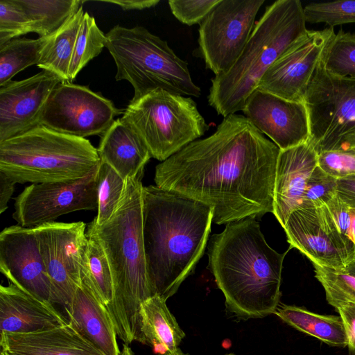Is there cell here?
<instances>
[{
    "instance_id": "34",
    "label": "cell",
    "mask_w": 355,
    "mask_h": 355,
    "mask_svg": "<svg viewBox=\"0 0 355 355\" xmlns=\"http://www.w3.org/2000/svg\"><path fill=\"white\" fill-rule=\"evenodd\" d=\"M306 22L336 25L355 23V0L311 3L304 8Z\"/></svg>"
},
{
    "instance_id": "28",
    "label": "cell",
    "mask_w": 355,
    "mask_h": 355,
    "mask_svg": "<svg viewBox=\"0 0 355 355\" xmlns=\"http://www.w3.org/2000/svg\"><path fill=\"white\" fill-rule=\"evenodd\" d=\"M86 235L87 275L83 277L82 281L107 308L114 297L110 264L90 223L86 230Z\"/></svg>"
},
{
    "instance_id": "12",
    "label": "cell",
    "mask_w": 355,
    "mask_h": 355,
    "mask_svg": "<svg viewBox=\"0 0 355 355\" xmlns=\"http://www.w3.org/2000/svg\"><path fill=\"white\" fill-rule=\"evenodd\" d=\"M123 113L112 101L86 86L58 84L42 112L40 125L60 133L85 138L103 135Z\"/></svg>"
},
{
    "instance_id": "31",
    "label": "cell",
    "mask_w": 355,
    "mask_h": 355,
    "mask_svg": "<svg viewBox=\"0 0 355 355\" xmlns=\"http://www.w3.org/2000/svg\"><path fill=\"white\" fill-rule=\"evenodd\" d=\"M312 263L315 277L323 286L330 305L334 306L347 302L355 303V258L339 268Z\"/></svg>"
},
{
    "instance_id": "33",
    "label": "cell",
    "mask_w": 355,
    "mask_h": 355,
    "mask_svg": "<svg viewBox=\"0 0 355 355\" xmlns=\"http://www.w3.org/2000/svg\"><path fill=\"white\" fill-rule=\"evenodd\" d=\"M125 180L108 164L101 161L97 178L96 224L102 225L115 211L123 194Z\"/></svg>"
},
{
    "instance_id": "14",
    "label": "cell",
    "mask_w": 355,
    "mask_h": 355,
    "mask_svg": "<svg viewBox=\"0 0 355 355\" xmlns=\"http://www.w3.org/2000/svg\"><path fill=\"white\" fill-rule=\"evenodd\" d=\"M283 228L291 248L314 263L339 268L355 258V244L338 229L325 205L293 211Z\"/></svg>"
},
{
    "instance_id": "40",
    "label": "cell",
    "mask_w": 355,
    "mask_h": 355,
    "mask_svg": "<svg viewBox=\"0 0 355 355\" xmlns=\"http://www.w3.org/2000/svg\"><path fill=\"white\" fill-rule=\"evenodd\" d=\"M342 319L348 339V348L355 354V303L342 302L334 306Z\"/></svg>"
},
{
    "instance_id": "39",
    "label": "cell",
    "mask_w": 355,
    "mask_h": 355,
    "mask_svg": "<svg viewBox=\"0 0 355 355\" xmlns=\"http://www.w3.org/2000/svg\"><path fill=\"white\" fill-rule=\"evenodd\" d=\"M324 205L338 230L352 241L351 231V208L345 203L338 195Z\"/></svg>"
},
{
    "instance_id": "45",
    "label": "cell",
    "mask_w": 355,
    "mask_h": 355,
    "mask_svg": "<svg viewBox=\"0 0 355 355\" xmlns=\"http://www.w3.org/2000/svg\"><path fill=\"white\" fill-rule=\"evenodd\" d=\"M119 355H135L132 349L129 347L128 345L123 344L122 351Z\"/></svg>"
},
{
    "instance_id": "20",
    "label": "cell",
    "mask_w": 355,
    "mask_h": 355,
    "mask_svg": "<svg viewBox=\"0 0 355 355\" xmlns=\"http://www.w3.org/2000/svg\"><path fill=\"white\" fill-rule=\"evenodd\" d=\"M53 304L45 302L8 282L0 286V334H29L66 324Z\"/></svg>"
},
{
    "instance_id": "17",
    "label": "cell",
    "mask_w": 355,
    "mask_h": 355,
    "mask_svg": "<svg viewBox=\"0 0 355 355\" xmlns=\"http://www.w3.org/2000/svg\"><path fill=\"white\" fill-rule=\"evenodd\" d=\"M62 82L55 73L42 70L0 87V142L40 125L47 100Z\"/></svg>"
},
{
    "instance_id": "35",
    "label": "cell",
    "mask_w": 355,
    "mask_h": 355,
    "mask_svg": "<svg viewBox=\"0 0 355 355\" xmlns=\"http://www.w3.org/2000/svg\"><path fill=\"white\" fill-rule=\"evenodd\" d=\"M32 33L31 21L18 0L0 1V46Z\"/></svg>"
},
{
    "instance_id": "29",
    "label": "cell",
    "mask_w": 355,
    "mask_h": 355,
    "mask_svg": "<svg viewBox=\"0 0 355 355\" xmlns=\"http://www.w3.org/2000/svg\"><path fill=\"white\" fill-rule=\"evenodd\" d=\"M46 39L15 38L0 46V87L24 69L37 64Z\"/></svg>"
},
{
    "instance_id": "8",
    "label": "cell",
    "mask_w": 355,
    "mask_h": 355,
    "mask_svg": "<svg viewBox=\"0 0 355 355\" xmlns=\"http://www.w3.org/2000/svg\"><path fill=\"white\" fill-rule=\"evenodd\" d=\"M121 119L144 141L151 157L161 162L209 128L191 97L163 89L130 101Z\"/></svg>"
},
{
    "instance_id": "38",
    "label": "cell",
    "mask_w": 355,
    "mask_h": 355,
    "mask_svg": "<svg viewBox=\"0 0 355 355\" xmlns=\"http://www.w3.org/2000/svg\"><path fill=\"white\" fill-rule=\"evenodd\" d=\"M318 166L336 179L355 174V148L318 154Z\"/></svg>"
},
{
    "instance_id": "7",
    "label": "cell",
    "mask_w": 355,
    "mask_h": 355,
    "mask_svg": "<svg viewBox=\"0 0 355 355\" xmlns=\"http://www.w3.org/2000/svg\"><path fill=\"white\" fill-rule=\"evenodd\" d=\"M105 35V47L116 67L115 79L132 85L131 101L157 89L184 96H200L201 89L193 81L187 62L166 41L140 26L116 25Z\"/></svg>"
},
{
    "instance_id": "46",
    "label": "cell",
    "mask_w": 355,
    "mask_h": 355,
    "mask_svg": "<svg viewBox=\"0 0 355 355\" xmlns=\"http://www.w3.org/2000/svg\"><path fill=\"white\" fill-rule=\"evenodd\" d=\"M164 355H189L188 354L184 353L180 348H178L176 351L171 354H166Z\"/></svg>"
},
{
    "instance_id": "36",
    "label": "cell",
    "mask_w": 355,
    "mask_h": 355,
    "mask_svg": "<svg viewBox=\"0 0 355 355\" xmlns=\"http://www.w3.org/2000/svg\"><path fill=\"white\" fill-rule=\"evenodd\" d=\"M337 179L317 166L309 176L301 208L321 207L337 196Z\"/></svg>"
},
{
    "instance_id": "23",
    "label": "cell",
    "mask_w": 355,
    "mask_h": 355,
    "mask_svg": "<svg viewBox=\"0 0 355 355\" xmlns=\"http://www.w3.org/2000/svg\"><path fill=\"white\" fill-rule=\"evenodd\" d=\"M97 150L101 161L124 180L143 176L144 166L152 157L144 141L121 118L101 135Z\"/></svg>"
},
{
    "instance_id": "42",
    "label": "cell",
    "mask_w": 355,
    "mask_h": 355,
    "mask_svg": "<svg viewBox=\"0 0 355 355\" xmlns=\"http://www.w3.org/2000/svg\"><path fill=\"white\" fill-rule=\"evenodd\" d=\"M101 1L116 4L123 10H141L154 7L159 3V0H105Z\"/></svg>"
},
{
    "instance_id": "21",
    "label": "cell",
    "mask_w": 355,
    "mask_h": 355,
    "mask_svg": "<svg viewBox=\"0 0 355 355\" xmlns=\"http://www.w3.org/2000/svg\"><path fill=\"white\" fill-rule=\"evenodd\" d=\"M0 345L19 355H104L69 322L35 333L0 334Z\"/></svg>"
},
{
    "instance_id": "47",
    "label": "cell",
    "mask_w": 355,
    "mask_h": 355,
    "mask_svg": "<svg viewBox=\"0 0 355 355\" xmlns=\"http://www.w3.org/2000/svg\"><path fill=\"white\" fill-rule=\"evenodd\" d=\"M0 355H8V354L6 351L1 349Z\"/></svg>"
},
{
    "instance_id": "27",
    "label": "cell",
    "mask_w": 355,
    "mask_h": 355,
    "mask_svg": "<svg viewBox=\"0 0 355 355\" xmlns=\"http://www.w3.org/2000/svg\"><path fill=\"white\" fill-rule=\"evenodd\" d=\"M28 15L32 33L40 37L58 31L80 8V0H18Z\"/></svg>"
},
{
    "instance_id": "2",
    "label": "cell",
    "mask_w": 355,
    "mask_h": 355,
    "mask_svg": "<svg viewBox=\"0 0 355 355\" xmlns=\"http://www.w3.org/2000/svg\"><path fill=\"white\" fill-rule=\"evenodd\" d=\"M213 211L182 193L149 185L142 189L143 240L155 295H173L202 256Z\"/></svg>"
},
{
    "instance_id": "3",
    "label": "cell",
    "mask_w": 355,
    "mask_h": 355,
    "mask_svg": "<svg viewBox=\"0 0 355 355\" xmlns=\"http://www.w3.org/2000/svg\"><path fill=\"white\" fill-rule=\"evenodd\" d=\"M287 252L272 249L253 218L227 223L211 236L209 268L229 312L244 320L275 313Z\"/></svg>"
},
{
    "instance_id": "22",
    "label": "cell",
    "mask_w": 355,
    "mask_h": 355,
    "mask_svg": "<svg viewBox=\"0 0 355 355\" xmlns=\"http://www.w3.org/2000/svg\"><path fill=\"white\" fill-rule=\"evenodd\" d=\"M66 311L68 322L104 355L120 354L108 310L83 281Z\"/></svg>"
},
{
    "instance_id": "18",
    "label": "cell",
    "mask_w": 355,
    "mask_h": 355,
    "mask_svg": "<svg viewBox=\"0 0 355 355\" xmlns=\"http://www.w3.org/2000/svg\"><path fill=\"white\" fill-rule=\"evenodd\" d=\"M244 116L280 150L309 141V116L304 102L291 101L256 89L247 99Z\"/></svg>"
},
{
    "instance_id": "16",
    "label": "cell",
    "mask_w": 355,
    "mask_h": 355,
    "mask_svg": "<svg viewBox=\"0 0 355 355\" xmlns=\"http://www.w3.org/2000/svg\"><path fill=\"white\" fill-rule=\"evenodd\" d=\"M0 271L24 291L45 302L58 304L33 227L17 225L1 232Z\"/></svg>"
},
{
    "instance_id": "32",
    "label": "cell",
    "mask_w": 355,
    "mask_h": 355,
    "mask_svg": "<svg viewBox=\"0 0 355 355\" xmlns=\"http://www.w3.org/2000/svg\"><path fill=\"white\" fill-rule=\"evenodd\" d=\"M330 74L355 78V33L342 30L327 44L320 59Z\"/></svg>"
},
{
    "instance_id": "48",
    "label": "cell",
    "mask_w": 355,
    "mask_h": 355,
    "mask_svg": "<svg viewBox=\"0 0 355 355\" xmlns=\"http://www.w3.org/2000/svg\"><path fill=\"white\" fill-rule=\"evenodd\" d=\"M8 353V352H7ZM8 355H19V354H11V353H8Z\"/></svg>"
},
{
    "instance_id": "10",
    "label": "cell",
    "mask_w": 355,
    "mask_h": 355,
    "mask_svg": "<svg viewBox=\"0 0 355 355\" xmlns=\"http://www.w3.org/2000/svg\"><path fill=\"white\" fill-rule=\"evenodd\" d=\"M265 0H220L199 24L198 52L215 76L227 72L242 53Z\"/></svg>"
},
{
    "instance_id": "4",
    "label": "cell",
    "mask_w": 355,
    "mask_h": 355,
    "mask_svg": "<svg viewBox=\"0 0 355 355\" xmlns=\"http://www.w3.org/2000/svg\"><path fill=\"white\" fill-rule=\"evenodd\" d=\"M143 176L125 180L122 196L110 218L102 225L90 222L108 260L114 297L107 307L117 336L130 345L137 341L140 306L155 295L150 286L143 240Z\"/></svg>"
},
{
    "instance_id": "6",
    "label": "cell",
    "mask_w": 355,
    "mask_h": 355,
    "mask_svg": "<svg viewBox=\"0 0 355 355\" xmlns=\"http://www.w3.org/2000/svg\"><path fill=\"white\" fill-rule=\"evenodd\" d=\"M100 162L88 139L43 125L0 142V173L16 184L77 180Z\"/></svg>"
},
{
    "instance_id": "9",
    "label": "cell",
    "mask_w": 355,
    "mask_h": 355,
    "mask_svg": "<svg viewBox=\"0 0 355 355\" xmlns=\"http://www.w3.org/2000/svg\"><path fill=\"white\" fill-rule=\"evenodd\" d=\"M304 103L318 154L355 148V78L330 74L320 60Z\"/></svg>"
},
{
    "instance_id": "13",
    "label": "cell",
    "mask_w": 355,
    "mask_h": 355,
    "mask_svg": "<svg viewBox=\"0 0 355 355\" xmlns=\"http://www.w3.org/2000/svg\"><path fill=\"white\" fill-rule=\"evenodd\" d=\"M98 166L77 180L26 187L15 199L13 219L21 227L33 228L73 211L97 209Z\"/></svg>"
},
{
    "instance_id": "1",
    "label": "cell",
    "mask_w": 355,
    "mask_h": 355,
    "mask_svg": "<svg viewBox=\"0 0 355 355\" xmlns=\"http://www.w3.org/2000/svg\"><path fill=\"white\" fill-rule=\"evenodd\" d=\"M279 151L247 117L233 114L157 165L155 182L209 206L216 224L255 218L273 214Z\"/></svg>"
},
{
    "instance_id": "30",
    "label": "cell",
    "mask_w": 355,
    "mask_h": 355,
    "mask_svg": "<svg viewBox=\"0 0 355 355\" xmlns=\"http://www.w3.org/2000/svg\"><path fill=\"white\" fill-rule=\"evenodd\" d=\"M106 35L98 28L94 17L85 12L78 30L69 70L71 83L81 69L105 47Z\"/></svg>"
},
{
    "instance_id": "41",
    "label": "cell",
    "mask_w": 355,
    "mask_h": 355,
    "mask_svg": "<svg viewBox=\"0 0 355 355\" xmlns=\"http://www.w3.org/2000/svg\"><path fill=\"white\" fill-rule=\"evenodd\" d=\"M337 195L351 209H355V174L337 179Z\"/></svg>"
},
{
    "instance_id": "43",
    "label": "cell",
    "mask_w": 355,
    "mask_h": 355,
    "mask_svg": "<svg viewBox=\"0 0 355 355\" xmlns=\"http://www.w3.org/2000/svg\"><path fill=\"white\" fill-rule=\"evenodd\" d=\"M16 183L0 173V214L8 208V202L11 198Z\"/></svg>"
},
{
    "instance_id": "25",
    "label": "cell",
    "mask_w": 355,
    "mask_h": 355,
    "mask_svg": "<svg viewBox=\"0 0 355 355\" xmlns=\"http://www.w3.org/2000/svg\"><path fill=\"white\" fill-rule=\"evenodd\" d=\"M281 320L297 330L335 347L348 345L345 328L338 315H320L293 305L279 306L275 312Z\"/></svg>"
},
{
    "instance_id": "37",
    "label": "cell",
    "mask_w": 355,
    "mask_h": 355,
    "mask_svg": "<svg viewBox=\"0 0 355 355\" xmlns=\"http://www.w3.org/2000/svg\"><path fill=\"white\" fill-rule=\"evenodd\" d=\"M220 0H169L172 14L181 23L200 24Z\"/></svg>"
},
{
    "instance_id": "44",
    "label": "cell",
    "mask_w": 355,
    "mask_h": 355,
    "mask_svg": "<svg viewBox=\"0 0 355 355\" xmlns=\"http://www.w3.org/2000/svg\"><path fill=\"white\" fill-rule=\"evenodd\" d=\"M351 213V231L352 236V241L355 244V209H350Z\"/></svg>"
},
{
    "instance_id": "5",
    "label": "cell",
    "mask_w": 355,
    "mask_h": 355,
    "mask_svg": "<svg viewBox=\"0 0 355 355\" xmlns=\"http://www.w3.org/2000/svg\"><path fill=\"white\" fill-rule=\"evenodd\" d=\"M306 31L299 0H277L267 6L234 66L211 80L209 105L224 118L243 111L266 71Z\"/></svg>"
},
{
    "instance_id": "15",
    "label": "cell",
    "mask_w": 355,
    "mask_h": 355,
    "mask_svg": "<svg viewBox=\"0 0 355 355\" xmlns=\"http://www.w3.org/2000/svg\"><path fill=\"white\" fill-rule=\"evenodd\" d=\"M334 33L333 27L307 30L270 66L257 89L288 101L304 102L312 76Z\"/></svg>"
},
{
    "instance_id": "26",
    "label": "cell",
    "mask_w": 355,
    "mask_h": 355,
    "mask_svg": "<svg viewBox=\"0 0 355 355\" xmlns=\"http://www.w3.org/2000/svg\"><path fill=\"white\" fill-rule=\"evenodd\" d=\"M84 14L81 6L58 31L46 37L37 64L42 70L55 73L64 82H69L70 63Z\"/></svg>"
},
{
    "instance_id": "19",
    "label": "cell",
    "mask_w": 355,
    "mask_h": 355,
    "mask_svg": "<svg viewBox=\"0 0 355 355\" xmlns=\"http://www.w3.org/2000/svg\"><path fill=\"white\" fill-rule=\"evenodd\" d=\"M318 166V153L309 142L280 150L276 167L273 214L284 227L300 207L307 180Z\"/></svg>"
},
{
    "instance_id": "49",
    "label": "cell",
    "mask_w": 355,
    "mask_h": 355,
    "mask_svg": "<svg viewBox=\"0 0 355 355\" xmlns=\"http://www.w3.org/2000/svg\"><path fill=\"white\" fill-rule=\"evenodd\" d=\"M227 355H234V354H227Z\"/></svg>"
},
{
    "instance_id": "24",
    "label": "cell",
    "mask_w": 355,
    "mask_h": 355,
    "mask_svg": "<svg viewBox=\"0 0 355 355\" xmlns=\"http://www.w3.org/2000/svg\"><path fill=\"white\" fill-rule=\"evenodd\" d=\"M166 301L155 295L140 306V330L137 342L150 346L159 355L176 351L185 336Z\"/></svg>"
},
{
    "instance_id": "11",
    "label": "cell",
    "mask_w": 355,
    "mask_h": 355,
    "mask_svg": "<svg viewBox=\"0 0 355 355\" xmlns=\"http://www.w3.org/2000/svg\"><path fill=\"white\" fill-rule=\"evenodd\" d=\"M33 228L58 304L66 310L87 275L86 224L53 221Z\"/></svg>"
}]
</instances>
